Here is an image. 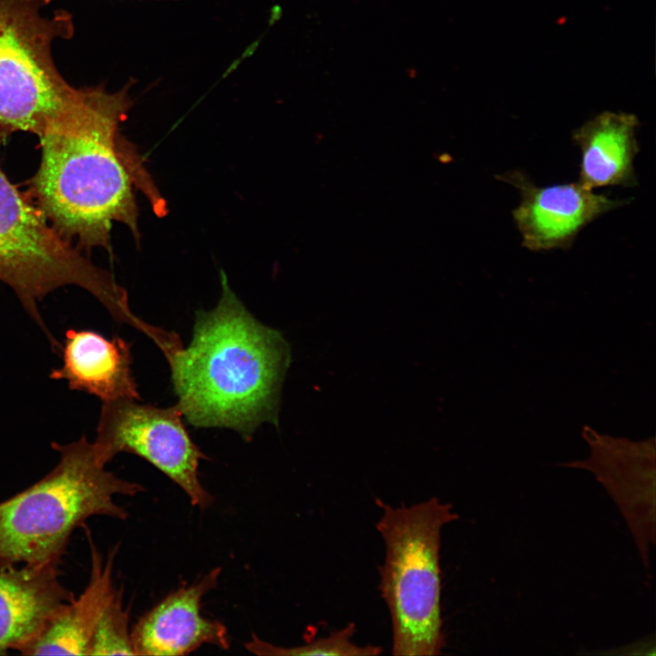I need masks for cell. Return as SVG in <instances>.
<instances>
[{"instance_id":"obj_16","label":"cell","mask_w":656,"mask_h":656,"mask_svg":"<svg viewBox=\"0 0 656 656\" xmlns=\"http://www.w3.org/2000/svg\"><path fill=\"white\" fill-rule=\"evenodd\" d=\"M87 655H134L129 613L123 606L121 589H115L103 610Z\"/></svg>"},{"instance_id":"obj_10","label":"cell","mask_w":656,"mask_h":656,"mask_svg":"<svg viewBox=\"0 0 656 656\" xmlns=\"http://www.w3.org/2000/svg\"><path fill=\"white\" fill-rule=\"evenodd\" d=\"M220 572L210 569L144 613L131 629L134 655H186L206 644L229 649L226 626L201 614L202 600L217 587Z\"/></svg>"},{"instance_id":"obj_9","label":"cell","mask_w":656,"mask_h":656,"mask_svg":"<svg viewBox=\"0 0 656 656\" xmlns=\"http://www.w3.org/2000/svg\"><path fill=\"white\" fill-rule=\"evenodd\" d=\"M497 178L520 192L512 216L522 245L532 251L569 248L585 226L627 202L594 193L579 181L538 187L518 169Z\"/></svg>"},{"instance_id":"obj_15","label":"cell","mask_w":656,"mask_h":656,"mask_svg":"<svg viewBox=\"0 0 656 656\" xmlns=\"http://www.w3.org/2000/svg\"><path fill=\"white\" fill-rule=\"evenodd\" d=\"M355 626L353 623L335 630L325 637H320L298 646L280 647L252 635L245 648L257 655H326V656H364L378 655L382 648L374 645H359L354 641Z\"/></svg>"},{"instance_id":"obj_2","label":"cell","mask_w":656,"mask_h":656,"mask_svg":"<svg viewBox=\"0 0 656 656\" xmlns=\"http://www.w3.org/2000/svg\"><path fill=\"white\" fill-rule=\"evenodd\" d=\"M130 84L114 93L105 89L77 128L39 138L42 159L32 180L37 208L63 239L76 240L79 250L111 251L114 221L139 238L133 186L138 175H146L138 156L118 138L133 103Z\"/></svg>"},{"instance_id":"obj_6","label":"cell","mask_w":656,"mask_h":656,"mask_svg":"<svg viewBox=\"0 0 656 656\" xmlns=\"http://www.w3.org/2000/svg\"><path fill=\"white\" fill-rule=\"evenodd\" d=\"M0 282L14 291L54 350L60 343L46 326L37 303L60 287L76 285L86 290L117 322L128 320L132 313L127 292L114 276L63 239L1 169Z\"/></svg>"},{"instance_id":"obj_5","label":"cell","mask_w":656,"mask_h":656,"mask_svg":"<svg viewBox=\"0 0 656 656\" xmlns=\"http://www.w3.org/2000/svg\"><path fill=\"white\" fill-rule=\"evenodd\" d=\"M50 2L0 0V138L66 130L83 108L86 87L69 85L52 56L55 40L73 36V17L44 15Z\"/></svg>"},{"instance_id":"obj_1","label":"cell","mask_w":656,"mask_h":656,"mask_svg":"<svg viewBox=\"0 0 656 656\" xmlns=\"http://www.w3.org/2000/svg\"><path fill=\"white\" fill-rule=\"evenodd\" d=\"M215 308L196 313L192 339L164 353L177 405L195 427H224L251 437L279 425L281 391L292 355L282 334L245 308L221 272Z\"/></svg>"},{"instance_id":"obj_14","label":"cell","mask_w":656,"mask_h":656,"mask_svg":"<svg viewBox=\"0 0 656 656\" xmlns=\"http://www.w3.org/2000/svg\"><path fill=\"white\" fill-rule=\"evenodd\" d=\"M639 125L633 114L604 111L575 129L572 140L581 152L579 182L589 190L636 186Z\"/></svg>"},{"instance_id":"obj_13","label":"cell","mask_w":656,"mask_h":656,"mask_svg":"<svg viewBox=\"0 0 656 656\" xmlns=\"http://www.w3.org/2000/svg\"><path fill=\"white\" fill-rule=\"evenodd\" d=\"M84 527L91 557L88 583L78 598L63 604L34 638L16 649L23 655H87L97 623L116 589L112 572L118 548L104 560Z\"/></svg>"},{"instance_id":"obj_7","label":"cell","mask_w":656,"mask_h":656,"mask_svg":"<svg viewBox=\"0 0 656 656\" xmlns=\"http://www.w3.org/2000/svg\"><path fill=\"white\" fill-rule=\"evenodd\" d=\"M182 418L177 405L157 407L130 398L103 402L94 444L107 464L119 453L145 459L182 489L192 506L204 510L213 503L199 477L206 456Z\"/></svg>"},{"instance_id":"obj_12","label":"cell","mask_w":656,"mask_h":656,"mask_svg":"<svg viewBox=\"0 0 656 656\" xmlns=\"http://www.w3.org/2000/svg\"><path fill=\"white\" fill-rule=\"evenodd\" d=\"M58 566L0 567V654L34 638L75 597L61 583Z\"/></svg>"},{"instance_id":"obj_11","label":"cell","mask_w":656,"mask_h":656,"mask_svg":"<svg viewBox=\"0 0 656 656\" xmlns=\"http://www.w3.org/2000/svg\"><path fill=\"white\" fill-rule=\"evenodd\" d=\"M65 335L60 349L62 365L51 370V379L65 380L71 390L93 395L103 402L139 398L129 343L89 330L70 329Z\"/></svg>"},{"instance_id":"obj_8","label":"cell","mask_w":656,"mask_h":656,"mask_svg":"<svg viewBox=\"0 0 656 656\" xmlns=\"http://www.w3.org/2000/svg\"><path fill=\"white\" fill-rule=\"evenodd\" d=\"M583 437L590 447L589 456L565 466L588 470L603 485L626 519L647 567L655 541L654 438L631 441L588 426Z\"/></svg>"},{"instance_id":"obj_3","label":"cell","mask_w":656,"mask_h":656,"mask_svg":"<svg viewBox=\"0 0 656 656\" xmlns=\"http://www.w3.org/2000/svg\"><path fill=\"white\" fill-rule=\"evenodd\" d=\"M56 466L43 478L0 502V567L59 565L74 531L95 516L125 520L116 496L145 491L106 469L94 442L85 436L52 443Z\"/></svg>"},{"instance_id":"obj_4","label":"cell","mask_w":656,"mask_h":656,"mask_svg":"<svg viewBox=\"0 0 656 656\" xmlns=\"http://www.w3.org/2000/svg\"><path fill=\"white\" fill-rule=\"evenodd\" d=\"M376 528L384 543L379 589L392 624V653H441L446 639L441 610L440 547L443 528L456 520L449 503L434 497L405 507L377 499Z\"/></svg>"}]
</instances>
